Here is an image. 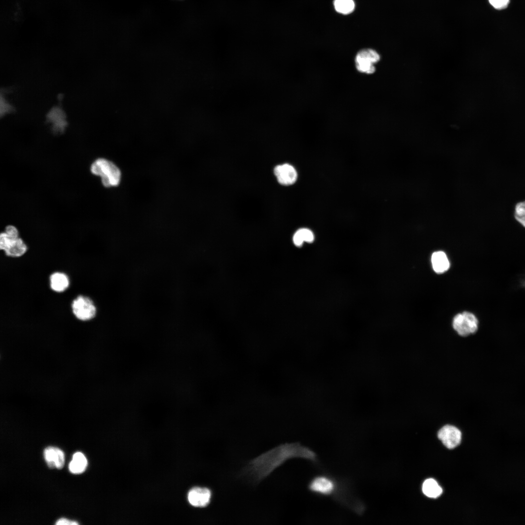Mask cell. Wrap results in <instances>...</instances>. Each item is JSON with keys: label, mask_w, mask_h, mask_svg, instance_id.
<instances>
[{"label": "cell", "mask_w": 525, "mask_h": 525, "mask_svg": "<svg viewBox=\"0 0 525 525\" xmlns=\"http://www.w3.org/2000/svg\"><path fill=\"white\" fill-rule=\"evenodd\" d=\"M14 110L13 105L6 98L5 95L1 92L0 98V117H4L12 113Z\"/></svg>", "instance_id": "d6986e66"}, {"label": "cell", "mask_w": 525, "mask_h": 525, "mask_svg": "<svg viewBox=\"0 0 525 525\" xmlns=\"http://www.w3.org/2000/svg\"><path fill=\"white\" fill-rule=\"evenodd\" d=\"M6 234L12 239L18 238V231L14 226L9 225L5 228V231Z\"/></svg>", "instance_id": "7402d4cb"}, {"label": "cell", "mask_w": 525, "mask_h": 525, "mask_svg": "<svg viewBox=\"0 0 525 525\" xmlns=\"http://www.w3.org/2000/svg\"><path fill=\"white\" fill-rule=\"evenodd\" d=\"M422 491L427 496L434 498L439 496L442 492L441 488L436 480L432 478L427 479L424 482Z\"/></svg>", "instance_id": "2e32d148"}, {"label": "cell", "mask_w": 525, "mask_h": 525, "mask_svg": "<svg viewBox=\"0 0 525 525\" xmlns=\"http://www.w3.org/2000/svg\"><path fill=\"white\" fill-rule=\"evenodd\" d=\"M46 121L52 131L55 134L64 132L68 125L66 113L60 106L52 107L47 113Z\"/></svg>", "instance_id": "ba28073f"}, {"label": "cell", "mask_w": 525, "mask_h": 525, "mask_svg": "<svg viewBox=\"0 0 525 525\" xmlns=\"http://www.w3.org/2000/svg\"><path fill=\"white\" fill-rule=\"evenodd\" d=\"M522 284L524 287H525V280L523 282Z\"/></svg>", "instance_id": "cb8c5ba5"}, {"label": "cell", "mask_w": 525, "mask_h": 525, "mask_svg": "<svg viewBox=\"0 0 525 525\" xmlns=\"http://www.w3.org/2000/svg\"><path fill=\"white\" fill-rule=\"evenodd\" d=\"M0 249L7 256L19 257L26 253L27 246L20 238L12 239L3 232L0 235Z\"/></svg>", "instance_id": "52a82bcc"}, {"label": "cell", "mask_w": 525, "mask_h": 525, "mask_svg": "<svg viewBox=\"0 0 525 525\" xmlns=\"http://www.w3.org/2000/svg\"><path fill=\"white\" fill-rule=\"evenodd\" d=\"M90 171L92 174L101 177L102 183L105 187L117 186L120 182V170L114 163L106 159H96L91 165Z\"/></svg>", "instance_id": "3957f363"}, {"label": "cell", "mask_w": 525, "mask_h": 525, "mask_svg": "<svg viewBox=\"0 0 525 525\" xmlns=\"http://www.w3.org/2000/svg\"><path fill=\"white\" fill-rule=\"evenodd\" d=\"M293 458H300L314 464L318 463L316 454L310 448L298 442L285 443L252 460L247 467V471L256 481H260L286 460Z\"/></svg>", "instance_id": "6da1fadb"}, {"label": "cell", "mask_w": 525, "mask_h": 525, "mask_svg": "<svg viewBox=\"0 0 525 525\" xmlns=\"http://www.w3.org/2000/svg\"><path fill=\"white\" fill-rule=\"evenodd\" d=\"M431 262L434 271L438 273H443L449 267L450 263L445 253L437 251L432 255Z\"/></svg>", "instance_id": "5bb4252c"}, {"label": "cell", "mask_w": 525, "mask_h": 525, "mask_svg": "<svg viewBox=\"0 0 525 525\" xmlns=\"http://www.w3.org/2000/svg\"><path fill=\"white\" fill-rule=\"evenodd\" d=\"M380 59V54L375 50L370 48L362 49L355 56V68L361 73L373 74L376 71L375 64Z\"/></svg>", "instance_id": "277c9868"}, {"label": "cell", "mask_w": 525, "mask_h": 525, "mask_svg": "<svg viewBox=\"0 0 525 525\" xmlns=\"http://www.w3.org/2000/svg\"><path fill=\"white\" fill-rule=\"evenodd\" d=\"M314 235L309 229L302 228L298 230L294 234L293 240L294 244L300 246L305 242L312 243L314 240Z\"/></svg>", "instance_id": "e0dca14e"}, {"label": "cell", "mask_w": 525, "mask_h": 525, "mask_svg": "<svg viewBox=\"0 0 525 525\" xmlns=\"http://www.w3.org/2000/svg\"><path fill=\"white\" fill-rule=\"evenodd\" d=\"M50 287L56 292L64 291L69 285V280L67 276L62 272H54L50 277Z\"/></svg>", "instance_id": "4fadbf2b"}, {"label": "cell", "mask_w": 525, "mask_h": 525, "mask_svg": "<svg viewBox=\"0 0 525 525\" xmlns=\"http://www.w3.org/2000/svg\"><path fill=\"white\" fill-rule=\"evenodd\" d=\"M87 464L85 456L81 452H78L73 454L72 460L69 463V469L71 473L79 474L85 471Z\"/></svg>", "instance_id": "9a60e30c"}, {"label": "cell", "mask_w": 525, "mask_h": 525, "mask_svg": "<svg viewBox=\"0 0 525 525\" xmlns=\"http://www.w3.org/2000/svg\"><path fill=\"white\" fill-rule=\"evenodd\" d=\"M44 457L50 468L61 469L65 462V456L63 452L60 449L54 447H48L44 450Z\"/></svg>", "instance_id": "7c38bea8"}, {"label": "cell", "mask_w": 525, "mask_h": 525, "mask_svg": "<svg viewBox=\"0 0 525 525\" xmlns=\"http://www.w3.org/2000/svg\"><path fill=\"white\" fill-rule=\"evenodd\" d=\"M274 174L278 182L283 186L293 185L298 178V173L296 169L288 163L277 165L274 168Z\"/></svg>", "instance_id": "30bf717a"}, {"label": "cell", "mask_w": 525, "mask_h": 525, "mask_svg": "<svg viewBox=\"0 0 525 525\" xmlns=\"http://www.w3.org/2000/svg\"><path fill=\"white\" fill-rule=\"evenodd\" d=\"M453 327L461 336H467L477 332L478 320L472 313L464 312L456 315L453 320Z\"/></svg>", "instance_id": "8992f818"}, {"label": "cell", "mask_w": 525, "mask_h": 525, "mask_svg": "<svg viewBox=\"0 0 525 525\" xmlns=\"http://www.w3.org/2000/svg\"><path fill=\"white\" fill-rule=\"evenodd\" d=\"M211 495V491L207 488L194 487L189 491L188 499L192 506L203 508L210 504Z\"/></svg>", "instance_id": "8fae6325"}, {"label": "cell", "mask_w": 525, "mask_h": 525, "mask_svg": "<svg viewBox=\"0 0 525 525\" xmlns=\"http://www.w3.org/2000/svg\"><path fill=\"white\" fill-rule=\"evenodd\" d=\"M333 5L337 12L343 15L351 13L355 8L353 0H334Z\"/></svg>", "instance_id": "ac0fdd59"}, {"label": "cell", "mask_w": 525, "mask_h": 525, "mask_svg": "<svg viewBox=\"0 0 525 525\" xmlns=\"http://www.w3.org/2000/svg\"><path fill=\"white\" fill-rule=\"evenodd\" d=\"M516 219L525 227V201L517 204L515 210Z\"/></svg>", "instance_id": "ffe728a7"}, {"label": "cell", "mask_w": 525, "mask_h": 525, "mask_svg": "<svg viewBox=\"0 0 525 525\" xmlns=\"http://www.w3.org/2000/svg\"><path fill=\"white\" fill-rule=\"evenodd\" d=\"M307 488L311 493L321 497L332 498L344 507L349 506L355 496L349 482L326 473L312 477Z\"/></svg>", "instance_id": "7a4b0ae2"}, {"label": "cell", "mask_w": 525, "mask_h": 525, "mask_svg": "<svg viewBox=\"0 0 525 525\" xmlns=\"http://www.w3.org/2000/svg\"><path fill=\"white\" fill-rule=\"evenodd\" d=\"M489 1L493 7L498 10L506 8L509 3V0H489Z\"/></svg>", "instance_id": "44dd1931"}, {"label": "cell", "mask_w": 525, "mask_h": 525, "mask_svg": "<svg viewBox=\"0 0 525 525\" xmlns=\"http://www.w3.org/2000/svg\"><path fill=\"white\" fill-rule=\"evenodd\" d=\"M71 307L75 317L81 321L90 320L96 315L97 309L93 301L86 296H77L73 300Z\"/></svg>", "instance_id": "5b68a950"}, {"label": "cell", "mask_w": 525, "mask_h": 525, "mask_svg": "<svg viewBox=\"0 0 525 525\" xmlns=\"http://www.w3.org/2000/svg\"><path fill=\"white\" fill-rule=\"evenodd\" d=\"M57 525H77L79 523L75 521L70 520L66 518H61L57 521L55 523Z\"/></svg>", "instance_id": "603a6c76"}, {"label": "cell", "mask_w": 525, "mask_h": 525, "mask_svg": "<svg viewBox=\"0 0 525 525\" xmlns=\"http://www.w3.org/2000/svg\"><path fill=\"white\" fill-rule=\"evenodd\" d=\"M438 438L443 444L449 449H453L458 446L461 439L460 430L453 425H446L438 432Z\"/></svg>", "instance_id": "9c48e42d"}]
</instances>
